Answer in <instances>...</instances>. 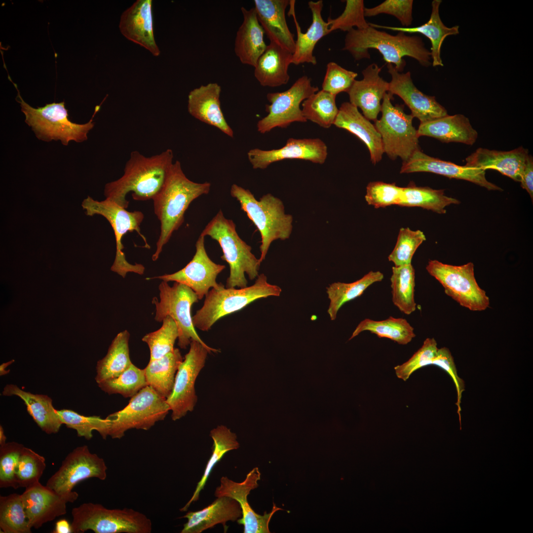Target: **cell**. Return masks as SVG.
<instances>
[{"mask_svg":"<svg viewBox=\"0 0 533 533\" xmlns=\"http://www.w3.org/2000/svg\"><path fill=\"white\" fill-rule=\"evenodd\" d=\"M173 152L167 149L158 154L145 156L138 151L131 152L123 175L105 186L108 199L127 209V194L132 192L138 201L152 199L163 187L173 163Z\"/></svg>","mask_w":533,"mask_h":533,"instance_id":"obj_1","label":"cell"},{"mask_svg":"<svg viewBox=\"0 0 533 533\" xmlns=\"http://www.w3.org/2000/svg\"><path fill=\"white\" fill-rule=\"evenodd\" d=\"M209 182H194L184 174L180 161L172 164L166 181L153 198L154 212L160 223V235L152 260L156 261L164 246L184 221V215L191 202L210 190Z\"/></svg>","mask_w":533,"mask_h":533,"instance_id":"obj_2","label":"cell"},{"mask_svg":"<svg viewBox=\"0 0 533 533\" xmlns=\"http://www.w3.org/2000/svg\"><path fill=\"white\" fill-rule=\"evenodd\" d=\"M372 48L378 50L383 60L387 64H394L400 73L406 66L405 56L416 59L423 66L431 64L430 51L419 37L407 36L402 32L392 35L370 25L366 29L353 28L347 32L343 50L348 51L355 60L369 59V50Z\"/></svg>","mask_w":533,"mask_h":533,"instance_id":"obj_3","label":"cell"},{"mask_svg":"<svg viewBox=\"0 0 533 533\" xmlns=\"http://www.w3.org/2000/svg\"><path fill=\"white\" fill-rule=\"evenodd\" d=\"M230 192L260 233L259 260L262 263L272 242L290 237L293 229V217L285 213L281 200L271 193L264 195L258 200L250 190L236 184L232 185Z\"/></svg>","mask_w":533,"mask_h":533,"instance_id":"obj_4","label":"cell"},{"mask_svg":"<svg viewBox=\"0 0 533 533\" xmlns=\"http://www.w3.org/2000/svg\"><path fill=\"white\" fill-rule=\"evenodd\" d=\"M200 235L209 236L217 241L222 248L221 259L229 266V275L227 280V288L247 287L246 273L250 280L259 275L261 265L251 252V247L243 240L236 230L231 220L227 219L221 210L209 222Z\"/></svg>","mask_w":533,"mask_h":533,"instance_id":"obj_5","label":"cell"},{"mask_svg":"<svg viewBox=\"0 0 533 533\" xmlns=\"http://www.w3.org/2000/svg\"><path fill=\"white\" fill-rule=\"evenodd\" d=\"M281 288L267 282L265 274H259L252 285L236 289L212 288L205 296L202 306L192 317L194 327L207 331L220 318L243 308L251 303L261 298L279 297Z\"/></svg>","mask_w":533,"mask_h":533,"instance_id":"obj_6","label":"cell"},{"mask_svg":"<svg viewBox=\"0 0 533 533\" xmlns=\"http://www.w3.org/2000/svg\"><path fill=\"white\" fill-rule=\"evenodd\" d=\"M74 533H151L152 522L132 508L108 509L101 504L83 503L72 510Z\"/></svg>","mask_w":533,"mask_h":533,"instance_id":"obj_7","label":"cell"},{"mask_svg":"<svg viewBox=\"0 0 533 533\" xmlns=\"http://www.w3.org/2000/svg\"><path fill=\"white\" fill-rule=\"evenodd\" d=\"M18 93L17 102L25 115V122L35 132L36 137L42 141L60 140L64 145L71 141L81 142L87 139V133L94 127L93 115L85 124H76L68 119L65 102L53 103L43 107L34 108L21 97L17 85L13 83Z\"/></svg>","mask_w":533,"mask_h":533,"instance_id":"obj_8","label":"cell"},{"mask_svg":"<svg viewBox=\"0 0 533 533\" xmlns=\"http://www.w3.org/2000/svg\"><path fill=\"white\" fill-rule=\"evenodd\" d=\"M81 206L86 215L92 216L100 215L105 217L110 223L114 232L116 242V255L111 266L112 271L124 278L128 272L143 274L145 267L141 264L132 265L129 263L122 250L123 236L127 232L136 231L145 243V247H150L145 237L141 233L140 226L144 215L139 211H128L115 202L106 199L102 201L94 200L88 196L82 202Z\"/></svg>","mask_w":533,"mask_h":533,"instance_id":"obj_9","label":"cell"},{"mask_svg":"<svg viewBox=\"0 0 533 533\" xmlns=\"http://www.w3.org/2000/svg\"><path fill=\"white\" fill-rule=\"evenodd\" d=\"M393 95L385 94L381 103V117L375 126L380 134L384 152L391 159L400 157L407 161L420 150L417 130L413 125L414 117L406 114L403 105H393Z\"/></svg>","mask_w":533,"mask_h":533,"instance_id":"obj_10","label":"cell"},{"mask_svg":"<svg viewBox=\"0 0 533 533\" xmlns=\"http://www.w3.org/2000/svg\"><path fill=\"white\" fill-rule=\"evenodd\" d=\"M170 411L166 398L147 385L132 397L123 409L107 417L110 421L109 436L120 439L131 429L148 430L163 420Z\"/></svg>","mask_w":533,"mask_h":533,"instance_id":"obj_11","label":"cell"},{"mask_svg":"<svg viewBox=\"0 0 533 533\" xmlns=\"http://www.w3.org/2000/svg\"><path fill=\"white\" fill-rule=\"evenodd\" d=\"M426 269L442 285L445 294L461 306L473 311L489 307L490 299L476 280L472 262L454 266L430 260Z\"/></svg>","mask_w":533,"mask_h":533,"instance_id":"obj_12","label":"cell"},{"mask_svg":"<svg viewBox=\"0 0 533 533\" xmlns=\"http://www.w3.org/2000/svg\"><path fill=\"white\" fill-rule=\"evenodd\" d=\"M158 289L159 301L156 298L152 300L155 306L154 319L161 322L167 316L173 319L178 329V344L180 348L186 349L192 340L210 347L201 339L193 325L191 308L199 300L195 293L176 282L170 286L167 282L162 281Z\"/></svg>","mask_w":533,"mask_h":533,"instance_id":"obj_13","label":"cell"},{"mask_svg":"<svg viewBox=\"0 0 533 533\" xmlns=\"http://www.w3.org/2000/svg\"><path fill=\"white\" fill-rule=\"evenodd\" d=\"M107 466L104 459L92 453L87 446L75 448L62 461L58 470L47 480L46 486L74 501L78 496L73 491L80 481L90 478L105 480Z\"/></svg>","mask_w":533,"mask_h":533,"instance_id":"obj_14","label":"cell"},{"mask_svg":"<svg viewBox=\"0 0 533 533\" xmlns=\"http://www.w3.org/2000/svg\"><path fill=\"white\" fill-rule=\"evenodd\" d=\"M318 90V87L312 85L310 78L304 76L285 91L267 93L270 103L266 106L267 114L257 122L258 131L265 134L276 127L286 128L294 122H306L300 105Z\"/></svg>","mask_w":533,"mask_h":533,"instance_id":"obj_15","label":"cell"},{"mask_svg":"<svg viewBox=\"0 0 533 533\" xmlns=\"http://www.w3.org/2000/svg\"><path fill=\"white\" fill-rule=\"evenodd\" d=\"M190 345L188 353L178 367L172 391L166 398L174 421L193 410L197 402L194 387L196 379L205 365L208 353L220 351L194 340Z\"/></svg>","mask_w":533,"mask_h":533,"instance_id":"obj_16","label":"cell"},{"mask_svg":"<svg viewBox=\"0 0 533 533\" xmlns=\"http://www.w3.org/2000/svg\"><path fill=\"white\" fill-rule=\"evenodd\" d=\"M261 479V473L258 467H255L246 475L244 481L236 482L226 476L220 480V485L215 492V496H228L236 500L242 510V517L237 520L238 524L242 525L244 533H269V523L275 512L282 510L274 503L271 511L264 515H260L253 510L249 505L247 496L251 491L258 487V482Z\"/></svg>","mask_w":533,"mask_h":533,"instance_id":"obj_17","label":"cell"},{"mask_svg":"<svg viewBox=\"0 0 533 533\" xmlns=\"http://www.w3.org/2000/svg\"><path fill=\"white\" fill-rule=\"evenodd\" d=\"M205 237L200 235L195 244L196 251L191 260L182 269L171 274L147 278L159 279L166 282L175 281L192 289L198 300L207 294L210 288L217 289L222 285L216 278L225 268L223 265L212 261L208 256L204 244Z\"/></svg>","mask_w":533,"mask_h":533,"instance_id":"obj_18","label":"cell"},{"mask_svg":"<svg viewBox=\"0 0 533 533\" xmlns=\"http://www.w3.org/2000/svg\"><path fill=\"white\" fill-rule=\"evenodd\" d=\"M327 155V146L319 138H290L281 148L271 150L255 148L247 152L248 160L255 169H265L274 162L286 159H303L322 164Z\"/></svg>","mask_w":533,"mask_h":533,"instance_id":"obj_19","label":"cell"},{"mask_svg":"<svg viewBox=\"0 0 533 533\" xmlns=\"http://www.w3.org/2000/svg\"><path fill=\"white\" fill-rule=\"evenodd\" d=\"M388 72L391 79L388 91L391 95L400 97L411 111V115L424 123L448 115L446 109L434 96L427 95L414 85L410 72H398L391 64H387Z\"/></svg>","mask_w":533,"mask_h":533,"instance_id":"obj_20","label":"cell"},{"mask_svg":"<svg viewBox=\"0 0 533 533\" xmlns=\"http://www.w3.org/2000/svg\"><path fill=\"white\" fill-rule=\"evenodd\" d=\"M21 496L30 526L35 529L66 514L67 503L74 502L39 482L25 488Z\"/></svg>","mask_w":533,"mask_h":533,"instance_id":"obj_21","label":"cell"},{"mask_svg":"<svg viewBox=\"0 0 533 533\" xmlns=\"http://www.w3.org/2000/svg\"><path fill=\"white\" fill-rule=\"evenodd\" d=\"M421 172H430L449 178L466 180L488 190H503L501 188L487 180L485 171L483 170L465 165H458L451 162L429 156L419 150L407 161L403 162L400 173Z\"/></svg>","mask_w":533,"mask_h":533,"instance_id":"obj_22","label":"cell"},{"mask_svg":"<svg viewBox=\"0 0 533 533\" xmlns=\"http://www.w3.org/2000/svg\"><path fill=\"white\" fill-rule=\"evenodd\" d=\"M381 69L375 63L368 66L362 72L363 79L355 80L347 92L349 102L359 108L366 118L375 121L381 112V101L389 89V82L380 76Z\"/></svg>","mask_w":533,"mask_h":533,"instance_id":"obj_23","label":"cell"},{"mask_svg":"<svg viewBox=\"0 0 533 533\" xmlns=\"http://www.w3.org/2000/svg\"><path fill=\"white\" fill-rule=\"evenodd\" d=\"M119 28L127 39L158 56L153 33L152 0H137L121 15Z\"/></svg>","mask_w":533,"mask_h":533,"instance_id":"obj_24","label":"cell"},{"mask_svg":"<svg viewBox=\"0 0 533 533\" xmlns=\"http://www.w3.org/2000/svg\"><path fill=\"white\" fill-rule=\"evenodd\" d=\"M221 87L216 82L192 89L188 95V111L195 118L233 138V130L227 122L221 107Z\"/></svg>","mask_w":533,"mask_h":533,"instance_id":"obj_25","label":"cell"},{"mask_svg":"<svg viewBox=\"0 0 533 533\" xmlns=\"http://www.w3.org/2000/svg\"><path fill=\"white\" fill-rule=\"evenodd\" d=\"M296 1L290 0L288 14L293 17L297 31V38L295 41V49L292 55V64L298 65L306 63L313 65L317 64L316 58L313 55V50L318 41L330 33L329 26L322 16L323 6L322 0L308 2L312 15V22L305 33H303L296 18L295 13Z\"/></svg>","mask_w":533,"mask_h":533,"instance_id":"obj_26","label":"cell"},{"mask_svg":"<svg viewBox=\"0 0 533 533\" xmlns=\"http://www.w3.org/2000/svg\"><path fill=\"white\" fill-rule=\"evenodd\" d=\"M529 155L528 150L523 147L509 151L479 148L466 158L465 165L484 171L496 170L514 181L520 182Z\"/></svg>","mask_w":533,"mask_h":533,"instance_id":"obj_27","label":"cell"},{"mask_svg":"<svg viewBox=\"0 0 533 533\" xmlns=\"http://www.w3.org/2000/svg\"><path fill=\"white\" fill-rule=\"evenodd\" d=\"M254 3L259 21L270 41L293 53L296 40L285 17L290 0H255Z\"/></svg>","mask_w":533,"mask_h":533,"instance_id":"obj_28","label":"cell"},{"mask_svg":"<svg viewBox=\"0 0 533 533\" xmlns=\"http://www.w3.org/2000/svg\"><path fill=\"white\" fill-rule=\"evenodd\" d=\"M242 517L239 503L228 496L217 497L211 504L202 509L189 511L182 518L187 519L181 533H201L215 525L222 524L226 532L227 522L235 521Z\"/></svg>","mask_w":533,"mask_h":533,"instance_id":"obj_29","label":"cell"},{"mask_svg":"<svg viewBox=\"0 0 533 533\" xmlns=\"http://www.w3.org/2000/svg\"><path fill=\"white\" fill-rule=\"evenodd\" d=\"M333 125L346 130L364 142L369 149L373 164L381 161L384 152L381 136L375 125L359 112L358 108L350 102L343 103L339 109Z\"/></svg>","mask_w":533,"mask_h":533,"instance_id":"obj_30","label":"cell"},{"mask_svg":"<svg viewBox=\"0 0 533 533\" xmlns=\"http://www.w3.org/2000/svg\"><path fill=\"white\" fill-rule=\"evenodd\" d=\"M243 21L236 34L234 52L243 64L255 67L267 45L265 32L257 17L254 7L241 8Z\"/></svg>","mask_w":533,"mask_h":533,"instance_id":"obj_31","label":"cell"},{"mask_svg":"<svg viewBox=\"0 0 533 533\" xmlns=\"http://www.w3.org/2000/svg\"><path fill=\"white\" fill-rule=\"evenodd\" d=\"M419 137L425 136L446 142L473 145L478 137L469 119L461 114L446 116L424 123L417 129Z\"/></svg>","mask_w":533,"mask_h":533,"instance_id":"obj_32","label":"cell"},{"mask_svg":"<svg viewBox=\"0 0 533 533\" xmlns=\"http://www.w3.org/2000/svg\"><path fill=\"white\" fill-rule=\"evenodd\" d=\"M293 53L270 41L254 67V76L261 85L277 87L289 81V65Z\"/></svg>","mask_w":533,"mask_h":533,"instance_id":"obj_33","label":"cell"},{"mask_svg":"<svg viewBox=\"0 0 533 533\" xmlns=\"http://www.w3.org/2000/svg\"><path fill=\"white\" fill-rule=\"evenodd\" d=\"M1 394L4 396L19 397L29 414L45 433L50 434L59 431L63 423L53 406L52 399L48 395L26 391L14 384H6Z\"/></svg>","mask_w":533,"mask_h":533,"instance_id":"obj_34","label":"cell"},{"mask_svg":"<svg viewBox=\"0 0 533 533\" xmlns=\"http://www.w3.org/2000/svg\"><path fill=\"white\" fill-rule=\"evenodd\" d=\"M441 0H434L431 3L432 10L429 20L420 26L415 27H396L381 26L369 23V25L375 28H381L404 33H419L427 38L430 41L431 57L432 66H443L441 58V48L445 38L449 36L456 35L459 33L458 26L449 28L446 26L442 21L439 15V6Z\"/></svg>","mask_w":533,"mask_h":533,"instance_id":"obj_35","label":"cell"},{"mask_svg":"<svg viewBox=\"0 0 533 533\" xmlns=\"http://www.w3.org/2000/svg\"><path fill=\"white\" fill-rule=\"evenodd\" d=\"M183 360L178 348L159 359L150 360L144 369L148 385L167 398L172 391L175 376Z\"/></svg>","mask_w":533,"mask_h":533,"instance_id":"obj_36","label":"cell"},{"mask_svg":"<svg viewBox=\"0 0 533 533\" xmlns=\"http://www.w3.org/2000/svg\"><path fill=\"white\" fill-rule=\"evenodd\" d=\"M129 333L124 330L113 340L106 356L96 365L95 381L97 384L118 377L132 363L129 354Z\"/></svg>","mask_w":533,"mask_h":533,"instance_id":"obj_37","label":"cell"},{"mask_svg":"<svg viewBox=\"0 0 533 533\" xmlns=\"http://www.w3.org/2000/svg\"><path fill=\"white\" fill-rule=\"evenodd\" d=\"M383 278L381 272L371 271L353 282H337L329 285L326 292L330 300L327 312L331 320L336 319L339 310L345 303L360 297L370 286Z\"/></svg>","mask_w":533,"mask_h":533,"instance_id":"obj_38","label":"cell"},{"mask_svg":"<svg viewBox=\"0 0 533 533\" xmlns=\"http://www.w3.org/2000/svg\"><path fill=\"white\" fill-rule=\"evenodd\" d=\"M366 331L379 338H387L402 345L407 344L416 337L414 328L406 319L390 316L380 321L369 318L363 320L356 326L348 340Z\"/></svg>","mask_w":533,"mask_h":533,"instance_id":"obj_39","label":"cell"},{"mask_svg":"<svg viewBox=\"0 0 533 533\" xmlns=\"http://www.w3.org/2000/svg\"><path fill=\"white\" fill-rule=\"evenodd\" d=\"M210 436L213 441L212 453L208 461L203 474L197 483L192 496L182 507L181 511H186L192 502L199 498V494L203 489L207 479L215 465L228 451L236 450L240 445L236 435L225 425H218L211 430Z\"/></svg>","mask_w":533,"mask_h":533,"instance_id":"obj_40","label":"cell"},{"mask_svg":"<svg viewBox=\"0 0 533 533\" xmlns=\"http://www.w3.org/2000/svg\"><path fill=\"white\" fill-rule=\"evenodd\" d=\"M390 281L394 305L406 315L414 312L417 304L414 297L415 269L412 264L393 266Z\"/></svg>","mask_w":533,"mask_h":533,"instance_id":"obj_41","label":"cell"},{"mask_svg":"<svg viewBox=\"0 0 533 533\" xmlns=\"http://www.w3.org/2000/svg\"><path fill=\"white\" fill-rule=\"evenodd\" d=\"M460 203L458 200L446 195L444 190L418 187L411 183L403 188L402 199L399 206L419 207L439 214H445L446 207Z\"/></svg>","mask_w":533,"mask_h":533,"instance_id":"obj_42","label":"cell"},{"mask_svg":"<svg viewBox=\"0 0 533 533\" xmlns=\"http://www.w3.org/2000/svg\"><path fill=\"white\" fill-rule=\"evenodd\" d=\"M336 96L323 90H318L302 103V113L306 120L324 128L334 124L339 112Z\"/></svg>","mask_w":533,"mask_h":533,"instance_id":"obj_43","label":"cell"},{"mask_svg":"<svg viewBox=\"0 0 533 533\" xmlns=\"http://www.w3.org/2000/svg\"><path fill=\"white\" fill-rule=\"evenodd\" d=\"M0 529L3 533H31L21 495L0 496Z\"/></svg>","mask_w":533,"mask_h":533,"instance_id":"obj_44","label":"cell"},{"mask_svg":"<svg viewBox=\"0 0 533 533\" xmlns=\"http://www.w3.org/2000/svg\"><path fill=\"white\" fill-rule=\"evenodd\" d=\"M56 412L63 424L75 430L78 437L89 440L93 437V430L97 431L104 439L109 436L110 421L107 418L85 416L68 409L56 410Z\"/></svg>","mask_w":533,"mask_h":533,"instance_id":"obj_45","label":"cell"},{"mask_svg":"<svg viewBox=\"0 0 533 533\" xmlns=\"http://www.w3.org/2000/svg\"><path fill=\"white\" fill-rule=\"evenodd\" d=\"M98 385L106 393L119 394L125 398H131L148 385L144 369H141L133 364L118 377Z\"/></svg>","mask_w":533,"mask_h":533,"instance_id":"obj_46","label":"cell"},{"mask_svg":"<svg viewBox=\"0 0 533 533\" xmlns=\"http://www.w3.org/2000/svg\"><path fill=\"white\" fill-rule=\"evenodd\" d=\"M162 322L159 329L147 334L142 339L149 347L150 360L159 359L173 351L175 341L178 338V327L173 319L167 316Z\"/></svg>","mask_w":533,"mask_h":533,"instance_id":"obj_47","label":"cell"},{"mask_svg":"<svg viewBox=\"0 0 533 533\" xmlns=\"http://www.w3.org/2000/svg\"><path fill=\"white\" fill-rule=\"evenodd\" d=\"M45 468V459L43 456L24 447L15 471L17 488H26L39 482Z\"/></svg>","mask_w":533,"mask_h":533,"instance_id":"obj_48","label":"cell"},{"mask_svg":"<svg viewBox=\"0 0 533 533\" xmlns=\"http://www.w3.org/2000/svg\"><path fill=\"white\" fill-rule=\"evenodd\" d=\"M426 240L424 233L412 230L409 228H401L396 245L388 257L395 266L412 264L413 255L420 245Z\"/></svg>","mask_w":533,"mask_h":533,"instance_id":"obj_49","label":"cell"},{"mask_svg":"<svg viewBox=\"0 0 533 533\" xmlns=\"http://www.w3.org/2000/svg\"><path fill=\"white\" fill-rule=\"evenodd\" d=\"M343 12L338 17H329L327 23L331 32L335 30L349 32L356 27L357 29H364L369 26L365 17L364 2L363 0H346Z\"/></svg>","mask_w":533,"mask_h":533,"instance_id":"obj_50","label":"cell"},{"mask_svg":"<svg viewBox=\"0 0 533 533\" xmlns=\"http://www.w3.org/2000/svg\"><path fill=\"white\" fill-rule=\"evenodd\" d=\"M438 349L434 338L426 339L421 347L408 360L394 368L397 377L406 381L417 370L432 365Z\"/></svg>","mask_w":533,"mask_h":533,"instance_id":"obj_51","label":"cell"},{"mask_svg":"<svg viewBox=\"0 0 533 533\" xmlns=\"http://www.w3.org/2000/svg\"><path fill=\"white\" fill-rule=\"evenodd\" d=\"M403 190V188L395 184L372 182L367 186L365 198L369 205H373L376 208L392 205H399Z\"/></svg>","mask_w":533,"mask_h":533,"instance_id":"obj_52","label":"cell"},{"mask_svg":"<svg viewBox=\"0 0 533 533\" xmlns=\"http://www.w3.org/2000/svg\"><path fill=\"white\" fill-rule=\"evenodd\" d=\"M23 445L16 442L6 443L0 446V487L16 489L15 471Z\"/></svg>","mask_w":533,"mask_h":533,"instance_id":"obj_53","label":"cell"},{"mask_svg":"<svg viewBox=\"0 0 533 533\" xmlns=\"http://www.w3.org/2000/svg\"><path fill=\"white\" fill-rule=\"evenodd\" d=\"M357 76V73L330 62L327 65L322 90L336 96L342 92H347Z\"/></svg>","mask_w":533,"mask_h":533,"instance_id":"obj_54","label":"cell"},{"mask_svg":"<svg viewBox=\"0 0 533 533\" xmlns=\"http://www.w3.org/2000/svg\"><path fill=\"white\" fill-rule=\"evenodd\" d=\"M413 0H386L372 8H365V17L387 14L395 17L405 27L413 21Z\"/></svg>","mask_w":533,"mask_h":533,"instance_id":"obj_55","label":"cell"},{"mask_svg":"<svg viewBox=\"0 0 533 533\" xmlns=\"http://www.w3.org/2000/svg\"><path fill=\"white\" fill-rule=\"evenodd\" d=\"M432 365H436L444 370L452 378L456 388L457 394V413L458 415L460 430H461V401L462 394L465 390L464 381L459 377L454 358L450 350L446 347L438 348Z\"/></svg>","mask_w":533,"mask_h":533,"instance_id":"obj_56","label":"cell"},{"mask_svg":"<svg viewBox=\"0 0 533 533\" xmlns=\"http://www.w3.org/2000/svg\"><path fill=\"white\" fill-rule=\"evenodd\" d=\"M521 186L533 198V158L529 155L527 162L522 171L521 178Z\"/></svg>","mask_w":533,"mask_h":533,"instance_id":"obj_57","label":"cell"},{"mask_svg":"<svg viewBox=\"0 0 533 533\" xmlns=\"http://www.w3.org/2000/svg\"><path fill=\"white\" fill-rule=\"evenodd\" d=\"M54 533H73L71 524H70L66 519H61L58 521L56 524Z\"/></svg>","mask_w":533,"mask_h":533,"instance_id":"obj_58","label":"cell"},{"mask_svg":"<svg viewBox=\"0 0 533 533\" xmlns=\"http://www.w3.org/2000/svg\"><path fill=\"white\" fill-rule=\"evenodd\" d=\"M14 362V360H11L8 362L3 363L0 366V376H2L9 373V370H6L7 367Z\"/></svg>","mask_w":533,"mask_h":533,"instance_id":"obj_59","label":"cell"},{"mask_svg":"<svg viewBox=\"0 0 533 533\" xmlns=\"http://www.w3.org/2000/svg\"><path fill=\"white\" fill-rule=\"evenodd\" d=\"M6 437L4 434L3 427L0 425V446L4 445L6 442Z\"/></svg>","mask_w":533,"mask_h":533,"instance_id":"obj_60","label":"cell"}]
</instances>
